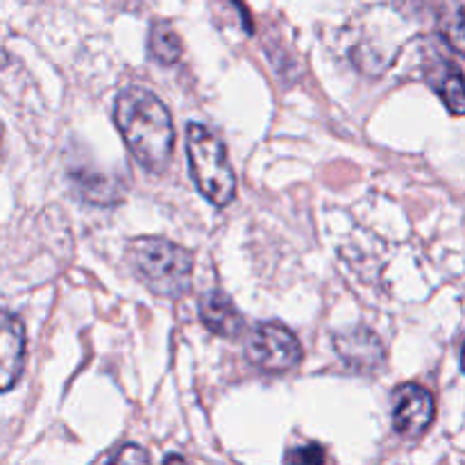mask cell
I'll use <instances>...</instances> for the list:
<instances>
[{"label": "cell", "instance_id": "12", "mask_svg": "<svg viewBox=\"0 0 465 465\" xmlns=\"http://www.w3.org/2000/svg\"><path fill=\"white\" fill-rule=\"evenodd\" d=\"M327 454L321 445H304L286 454V461L291 463H325Z\"/></svg>", "mask_w": 465, "mask_h": 465}, {"label": "cell", "instance_id": "5", "mask_svg": "<svg viewBox=\"0 0 465 465\" xmlns=\"http://www.w3.org/2000/svg\"><path fill=\"white\" fill-rule=\"evenodd\" d=\"M434 398L418 384H404L393 393V427L398 434L420 436L434 422Z\"/></svg>", "mask_w": 465, "mask_h": 465}, {"label": "cell", "instance_id": "14", "mask_svg": "<svg viewBox=\"0 0 465 465\" xmlns=\"http://www.w3.org/2000/svg\"><path fill=\"white\" fill-rule=\"evenodd\" d=\"M166 461H184V457L182 454H168Z\"/></svg>", "mask_w": 465, "mask_h": 465}, {"label": "cell", "instance_id": "10", "mask_svg": "<svg viewBox=\"0 0 465 465\" xmlns=\"http://www.w3.org/2000/svg\"><path fill=\"white\" fill-rule=\"evenodd\" d=\"M150 54L163 66H173L182 57V41L168 23H154L150 30Z\"/></svg>", "mask_w": 465, "mask_h": 465}, {"label": "cell", "instance_id": "15", "mask_svg": "<svg viewBox=\"0 0 465 465\" xmlns=\"http://www.w3.org/2000/svg\"><path fill=\"white\" fill-rule=\"evenodd\" d=\"M461 366H463V371H465V348H463V357H461Z\"/></svg>", "mask_w": 465, "mask_h": 465}, {"label": "cell", "instance_id": "6", "mask_svg": "<svg viewBox=\"0 0 465 465\" xmlns=\"http://www.w3.org/2000/svg\"><path fill=\"white\" fill-rule=\"evenodd\" d=\"M341 361L357 372H372L384 363V345L381 339L368 327L341 331L334 341Z\"/></svg>", "mask_w": 465, "mask_h": 465}, {"label": "cell", "instance_id": "1", "mask_svg": "<svg viewBox=\"0 0 465 465\" xmlns=\"http://www.w3.org/2000/svg\"><path fill=\"white\" fill-rule=\"evenodd\" d=\"M114 121L132 157L150 173H162L171 163L175 127L166 104L143 86H127L118 94Z\"/></svg>", "mask_w": 465, "mask_h": 465}, {"label": "cell", "instance_id": "4", "mask_svg": "<svg viewBox=\"0 0 465 465\" xmlns=\"http://www.w3.org/2000/svg\"><path fill=\"white\" fill-rule=\"evenodd\" d=\"M245 354L259 371L282 375L293 371L302 361V345L284 325L262 322L250 331L245 341Z\"/></svg>", "mask_w": 465, "mask_h": 465}, {"label": "cell", "instance_id": "9", "mask_svg": "<svg viewBox=\"0 0 465 465\" xmlns=\"http://www.w3.org/2000/svg\"><path fill=\"white\" fill-rule=\"evenodd\" d=\"M425 77L450 114L465 116V75L457 64L445 57H436V62L427 66Z\"/></svg>", "mask_w": 465, "mask_h": 465}, {"label": "cell", "instance_id": "3", "mask_svg": "<svg viewBox=\"0 0 465 465\" xmlns=\"http://www.w3.org/2000/svg\"><path fill=\"white\" fill-rule=\"evenodd\" d=\"M186 157L191 180L200 193L216 207H225L236 195V173L227 159L223 141L209 127L189 123L186 127Z\"/></svg>", "mask_w": 465, "mask_h": 465}, {"label": "cell", "instance_id": "11", "mask_svg": "<svg viewBox=\"0 0 465 465\" xmlns=\"http://www.w3.org/2000/svg\"><path fill=\"white\" fill-rule=\"evenodd\" d=\"M443 36L457 53L465 54V7H459L452 12V16L445 21Z\"/></svg>", "mask_w": 465, "mask_h": 465}, {"label": "cell", "instance_id": "7", "mask_svg": "<svg viewBox=\"0 0 465 465\" xmlns=\"http://www.w3.org/2000/svg\"><path fill=\"white\" fill-rule=\"evenodd\" d=\"M200 321L212 334L223 336V339H236L245 330L243 313L236 309L232 298L223 291H209L200 300Z\"/></svg>", "mask_w": 465, "mask_h": 465}, {"label": "cell", "instance_id": "13", "mask_svg": "<svg viewBox=\"0 0 465 465\" xmlns=\"http://www.w3.org/2000/svg\"><path fill=\"white\" fill-rule=\"evenodd\" d=\"M148 452H143V450L139 448V445H123L121 452L114 454V457H109V461L112 463H145L148 461Z\"/></svg>", "mask_w": 465, "mask_h": 465}, {"label": "cell", "instance_id": "2", "mask_svg": "<svg viewBox=\"0 0 465 465\" xmlns=\"http://www.w3.org/2000/svg\"><path fill=\"white\" fill-rule=\"evenodd\" d=\"M127 262L141 282L162 298L177 300L191 291L193 257L186 248L159 236H143L127 245Z\"/></svg>", "mask_w": 465, "mask_h": 465}, {"label": "cell", "instance_id": "8", "mask_svg": "<svg viewBox=\"0 0 465 465\" xmlns=\"http://www.w3.org/2000/svg\"><path fill=\"white\" fill-rule=\"evenodd\" d=\"M23 363H25V327L21 318L5 313L3 343H0V377H3V393H7L21 380Z\"/></svg>", "mask_w": 465, "mask_h": 465}]
</instances>
